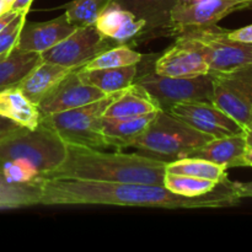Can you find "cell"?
<instances>
[{"mask_svg":"<svg viewBox=\"0 0 252 252\" xmlns=\"http://www.w3.org/2000/svg\"><path fill=\"white\" fill-rule=\"evenodd\" d=\"M229 30L217 25L174 30L176 38L197 49L211 71H230L252 64V43L231 39Z\"/></svg>","mask_w":252,"mask_h":252,"instance_id":"8992f818","label":"cell"},{"mask_svg":"<svg viewBox=\"0 0 252 252\" xmlns=\"http://www.w3.org/2000/svg\"><path fill=\"white\" fill-rule=\"evenodd\" d=\"M122 91L107 94L105 97L81 107L42 116L41 123L53 129L68 145L95 149L111 148L102 130L103 113Z\"/></svg>","mask_w":252,"mask_h":252,"instance_id":"5b68a950","label":"cell"},{"mask_svg":"<svg viewBox=\"0 0 252 252\" xmlns=\"http://www.w3.org/2000/svg\"><path fill=\"white\" fill-rule=\"evenodd\" d=\"M118 42L98 32L95 24L76 27L75 31L48 51L41 53L42 61L71 69H80Z\"/></svg>","mask_w":252,"mask_h":252,"instance_id":"9c48e42d","label":"cell"},{"mask_svg":"<svg viewBox=\"0 0 252 252\" xmlns=\"http://www.w3.org/2000/svg\"><path fill=\"white\" fill-rule=\"evenodd\" d=\"M20 126H17L16 123L11 122V121L6 120L4 117H0V143L4 139H6L7 137L15 133L16 130L20 129Z\"/></svg>","mask_w":252,"mask_h":252,"instance_id":"1f68e13d","label":"cell"},{"mask_svg":"<svg viewBox=\"0 0 252 252\" xmlns=\"http://www.w3.org/2000/svg\"><path fill=\"white\" fill-rule=\"evenodd\" d=\"M159 111L140 116V117L125 118V120L103 117L102 130L105 137L110 142L111 148H118V149L127 148L128 143L145 132L152 121L157 117Z\"/></svg>","mask_w":252,"mask_h":252,"instance_id":"44dd1931","label":"cell"},{"mask_svg":"<svg viewBox=\"0 0 252 252\" xmlns=\"http://www.w3.org/2000/svg\"><path fill=\"white\" fill-rule=\"evenodd\" d=\"M234 189L239 198H252V182H234Z\"/></svg>","mask_w":252,"mask_h":252,"instance_id":"d6a6232c","label":"cell"},{"mask_svg":"<svg viewBox=\"0 0 252 252\" xmlns=\"http://www.w3.org/2000/svg\"><path fill=\"white\" fill-rule=\"evenodd\" d=\"M95 26L101 34L118 43H127L142 34L145 29L144 21L135 19L132 12L113 1L98 15Z\"/></svg>","mask_w":252,"mask_h":252,"instance_id":"5bb4252c","label":"cell"},{"mask_svg":"<svg viewBox=\"0 0 252 252\" xmlns=\"http://www.w3.org/2000/svg\"><path fill=\"white\" fill-rule=\"evenodd\" d=\"M241 1H246V2H249V4H250V7L252 9V0H241Z\"/></svg>","mask_w":252,"mask_h":252,"instance_id":"ab89813d","label":"cell"},{"mask_svg":"<svg viewBox=\"0 0 252 252\" xmlns=\"http://www.w3.org/2000/svg\"><path fill=\"white\" fill-rule=\"evenodd\" d=\"M73 70L76 69L42 61L16 86L31 102L38 106V103Z\"/></svg>","mask_w":252,"mask_h":252,"instance_id":"2e32d148","label":"cell"},{"mask_svg":"<svg viewBox=\"0 0 252 252\" xmlns=\"http://www.w3.org/2000/svg\"><path fill=\"white\" fill-rule=\"evenodd\" d=\"M134 84L142 86L161 110L167 111L172 105L181 102H212L211 74L193 78H171L149 71L135 76Z\"/></svg>","mask_w":252,"mask_h":252,"instance_id":"52a82bcc","label":"cell"},{"mask_svg":"<svg viewBox=\"0 0 252 252\" xmlns=\"http://www.w3.org/2000/svg\"><path fill=\"white\" fill-rule=\"evenodd\" d=\"M212 139V135L194 129L167 111L160 110L145 132L128 143L127 148H134L153 159L171 162L187 158L189 153Z\"/></svg>","mask_w":252,"mask_h":252,"instance_id":"3957f363","label":"cell"},{"mask_svg":"<svg viewBox=\"0 0 252 252\" xmlns=\"http://www.w3.org/2000/svg\"><path fill=\"white\" fill-rule=\"evenodd\" d=\"M251 9L241 0H207L199 2L181 1L171 12L172 29L187 26H211L240 10Z\"/></svg>","mask_w":252,"mask_h":252,"instance_id":"8fae6325","label":"cell"},{"mask_svg":"<svg viewBox=\"0 0 252 252\" xmlns=\"http://www.w3.org/2000/svg\"><path fill=\"white\" fill-rule=\"evenodd\" d=\"M112 0H73L64 5L65 16L71 25L76 27L95 24L98 15L106 9Z\"/></svg>","mask_w":252,"mask_h":252,"instance_id":"83f0119b","label":"cell"},{"mask_svg":"<svg viewBox=\"0 0 252 252\" xmlns=\"http://www.w3.org/2000/svg\"><path fill=\"white\" fill-rule=\"evenodd\" d=\"M75 29L65 14L44 22H27L26 20L15 48L41 54L65 39Z\"/></svg>","mask_w":252,"mask_h":252,"instance_id":"7c38bea8","label":"cell"},{"mask_svg":"<svg viewBox=\"0 0 252 252\" xmlns=\"http://www.w3.org/2000/svg\"><path fill=\"white\" fill-rule=\"evenodd\" d=\"M42 62L39 53L14 48L0 58V91L16 86L32 69Z\"/></svg>","mask_w":252,"mask_h":252,"instance_id":"603a6c76","label":"cell"},{"mask_svg":"<svg viewBox=\"0 0 252 252\" xmlns=\"http://www.w3.org/2000/svg\"><path fill=\"white\" fill-rule=\"evenodd\" d=\"M32 1H33V0H15V1L12 2L11 6H10L9 10H12V11H17V12H21V11L29 12Z\"/></svg>","mask_w":252,"mask_h":252,"instance_id":"e575fe53","label":"cell"},{"mask_svg":"<svg viewBox=\"0 0 252 252\" xmlns=\"http://www.w3.org/2000/svg\"><path fill=\"white\" fill-rule=\"evenodd\" d=\"M154 71L171 78H193L208 74L209 66L202 54L181 39L164 52L154 63Z\"/></svg>","mask_w":252,"mask_h":252,"instance_id":"4fadbf2b","label":"cell"},{"mask_svg":"<svg viewBox=\"0 0 252 252\" xmlns=\"http://www.w3.org/2000/svg\"><path fill=\"white\" fill-rule=\"evenodd\" d=\"M142 61V54L135 52L130 47L126 46V43H121L98 54L97 57L91 59L90 62H88L80 69H83V70H91V69L120 68V66L139 64Z\"/></svg>","mask_w":252,"mask_h":252,"instance_id":"484cf974","label":"cell"},{"mask_svg":"<svg viewBox=\"0 0 252 252\" xmlns=\"http://www.w3.org/2000/svg\"><path fill=\"white\" fill-rule=\"evenodd\" d=\"M166 172L212 180L218 184L228 179L225 167L198 158H184V159L166 162Z\"/></svg>","mask_w":252,"mask_h":252,"instance_id":"d4e9b609","label":"cell"},{"mask_svg":"<svg viewBox=\"0 0 252 252\" xmlns=\"http://www.w3.org/2000/svg\"><path fill=\"white\" fill-rule=\"evenodd\" d=\"M0 170L7 181L14 184H33L41 179L39 172L24 160H10L1 162Z\"/></svg>","mask_w":252,"mask_h":252,"instance_id":"f1b7e54d","label":"cell"},{"mask_svg":"<svg viewBox=\"0 0 252 252\" xmlns=\"http://www.w3.org/2000/svg\"><path fill=\"white\" fill-rule=\"evenodd\" d=\"M78 70L79 69H76L69 73L38 103L37 107L41 112V116L73 110L105 97L106 94L96 86L85 83L80 78Z\"/></svg>","mask_w":252,"mask_h":252,"instance_id":"30bf717a","label":"cell"},{"mask_svg":"<svg viewBox=\"0 0 252 252\" xmlns=\"http://www.w3.org/2000/svg\"><path fill=\"white\" fill-rule=\"evenodd\" d=\"M5 11H6V10H5V6H4V0H0V15Z\"/></svg>","mask_w":252,"mask_h":252,"instance_id":"f35d334b","label":"cell"},{"mask_svg":"<svg viewBox=\"0 0 252 252\" xmlns=\"http://www.w3.org/2000/svg\"><path fill=\"white\" fill-rule=\"evenodd\" d=\"M240 198L229 179L214 191L199 197L180 196L161 185L117 184L66 179H39V204L44 206L145 207L165 209L223 208L236 206Z\"/></svg>","mask_w":252,"mask_h":252,"instance_id":"6da1fadb","label":"cell"},{"mask_svg":"<svg viewBox=\"0 0 252 252\" xmlns=\"http://www.w3.org/2000/svg\"><path fill=\"white\" fill-rule=\"evenodd\" d=\"M15 0H4V6H5V10H9L10 9V6H11L12 5V2H14Z\"/></svg>","mask_w":252,"mask_h":252,"instance_id":"74e56055","label":"cell"},{"mask_svg":"<svg viewBox=\"0 0 252 252\" xmlns=\"http://www.w3.org/2000/svg\"><path fill=\"white\" fill-rule=\"evenodd\" d=\"M175 117H182V116H189V117L196 118L202 121L207 125L216 126V127L223 128L228 130L230 134L238 135L244 134L245 129L239 125L236 121H234L230 116L217 107L212 102H181L175 103L167 110Z\"/></svg>","mask_w":252,"mask_h":252,"instance_id":"ffe728a7","label":"cell"},{"mask_svg":"<svg viewBox=\"0 0 252 252\" xmlns=\"http://www.w3.org/2000/svg\"><path fill=\"white\" fill-rule=\"evenodd\" d=\"M219 184L212 181V180L198 179V177L187 176V175L171 174V172H165L164 176V186L169 191L186 197L203 196V194L214 191Z\"/></svg>","mask_w":252,"mask_h":252,"instance_id":"4316f807","label":"cell"},{"mask_svg":"<svg viewBox=\"0 0 252 252\" xmlns=\"http://www.w3.org/2000/svg\"><path fill=\"white\" fill-rule=\"evenodd\" d=\"M145 24L144 32L171 27V12L182 0H112Z\"/></svg>","mask_w":252,"mask_h":252,"instance_id":"e0dca14e","label":"cell"},{"mask_svg":"<svg viewBox=\"0 0 252 252\" xmlns=\"http://www.w3.org/2000/svg\"><path fill=\"white\" fill-rule=\"evenodd\" d=\"M166 162L143 154L105 153L95 148L68 145L63 164L43 179L145 184L164 186Z\"/></svg>","mask_w":252,"mask_h":252,"instance_id":"7a4b0ae2","label":"cell"},{"mask_svg":"<svg viewBox=\"0 0 252 252\" xmlns=\"http://www.w3.org/2000/svg\"><path fill=\"white\" fill-rule=\"evenodd\" d=\"M248 152L245 133L238 135H229L223 138H213L202 147L191 152L187 158H198L208 160L224 166L225 169L244 166V155Z\"/></svg>","mask_w":252,"mask_h":252,"instance_id":"9a60e30c","label":"cell"},{"mask_svg":"<svg viewBox=\"0 0 252 252\" xmlns=\"http://www.w3.org/2000/svg\"><path fill=\"white\" fill-rule=\"evenodd\" d=\"M244 166H251L252 167V152L251 150H248L244 155Z\"/></svg>","mask_w":252,"mask_h":252,"instance_id":"8d00e7d4","label":"cell"},{"mask_svg":"<svg viewBox=\"0 0 252 252\" xmlns=\"http://www.w3.org/2000/svg\"><path fill=\"white\" fill-rule=\"evenodd\" d=\"M39 204V180L33 184L7 181L0 170V209H16Z\"/></svg>","mask_w":252,"mask_h":252,"instance_id":"cb8c5ba5","label":"cell"},{"mask_svg":"<svg viewBox=\"0 0 252 252\" xmlns=\"http://www.w3.org/2000/svg\"><path fill=\"white\" fill-rule=\"evenodd\" d=\"M245 140L248 150H251L252 152V125L245 130Z\"/></svg>","mask_w":252,"mask_h":252,"instance_id":"d590c367","label":"cell"},{"mask_svg":"<svg viewBox=\"0 0 252 252\" xmlns=\"http://www.w3.org/2000/svg\"><path fill=\"white\" fill-rule=\"evenodd\" d=\"M229 37L231 39H235L239 42H245V43H252V25L241 27L238 30H229Z\"/></svg>","mask_w":252,"mask_h":252,"instance_id":"4dcf8cb0","label":"cell"},{"mask_svg":"<svg viewBox=\"0 0 252 252\" xmlns=\"http://www.w3.org/2000/svg\"><path fill=\"white\" fill-rule=\"evenodd\" d=\"M29 12L21 11L1 32H0V58L7 56L16 47L21 30Z\"/></svg>","mask_w":252,"mask_h":252,"instance_id":"f546056e","label":"cell"},{"mask_svg":"<svg viewBox=\"0 0 252 252\" xmlns=\"http://www.w3.org/2000/svg\"><path fill=\"white\" fill-rule=\"evenodd\" d=\"M68 155V144L49 127L39 122L34 129L21 127L0 143V162L24 160L41 177L61 166Z\"/></svg>","mask_w":252,"mask_h":252,"instance_id":"277c9868","label":"cell"},{"mask_svg":"<svg viewBox=\"0 0 252 252\" xmlns=\"http://www.w3.org/2000/svg\"><path fill=\"white\" fill-rule=\"evenodd\" d=\"M19 14L20 12L12 11V10H7V11L2 12V14L0 15V32H1Z\"/></svg>","mask_w":252,"mask_h":252,"instance_id":"836d02e7","label":"cell"},{"mask_svg":"<svg viewBox=\"0 0 252 252\" xmlns=\"http://www.w3.org/2000/svg\"><path fill=\"white\" fill-rule=\"evenodd\" d=\"M209 74L213 84L212 103L248 129L252 125V64Z\"/></svg>","mask_w":252,"mask_h":252,"instance_id":"ba28073f","label":"cell"},{"mask_svg":"<svg viewBox=\"0 0 252 252\" xmlns=\"http://www.w3.org/2000/svg\"><path fill=\"white\" fill-rule=\"evenodd\" d=\"M78 73L85 83L96 86L107 95V94L125 90L134 83V79L138 74V64L120 66V68L91 69V70L79 69Z\"/></svg>","mask_w":252,"mask_h":252,"instance_id":"7402d4cb","label":"cell"},{"mask_svg":"<svg viewBox=\"0 0 252 252\" xmlns=\"http://www.w3.org/2000/svg\"><path fill=\"white\" fill-rule=\"evenodd\" d=\"M0 117L20 127L34 129L41 122L42 116L38 107L17 86H11L0 91Z\"/></svg>","mask_w":252,"mask_h":252,"instance_id":"d6986e66","label":"cell"},{"mask_svg":"<svg viewBox=\"0 0 252 252\" xmlns=\"http://www.w3.org/2000/svg\"><path fill=\"white\" fill-rule=\"evenodd\" d=\"M159 110L161 108L150 97L149 94L142 86L133 83L113 100L103 113V117L125 120L140 117Z\"/></svg>","mask_w":252,"mask_h":252,"instance_id":"ac0fdd59","label":"cell"}]
</instances>
